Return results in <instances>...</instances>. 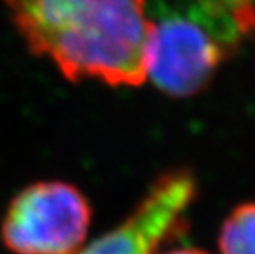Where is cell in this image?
I'll return each mask as SVG.
<instances>
[{
    "mask_svg": "<svg viewBox=\"0 0 255 254\" xmlns=\"http://www.w3.org/2000/svg\"><path fill=\"white\" fill-rule=\"evenodd\" d=\"M28 50L69 81L146 79V0H3Z\"/></svg>",
    "mask_w": 255,
    "mask_h": 254,
    "instance_id": "6da1fadb",
    "label": "cell"
},
{
    "mask_svg": "<svg viewBox=\"0 0 255 254\" xmlns=\"http://www.w3.org/2000/svg\"><path fill=\"white\" fill-rule=\"evenodd\" d=\"M146 12V78L178 98L203 89L247 33L236 18L199 2H156Z\"/></svg>",
    "mask_w": 255,
    "mask_h": 254,
    "instance_id": "7a4b0ae2",
    "label": "cell"
},
{
    "mask_svg": "<svg viewBox=\"0 0 255 254\" xmlns=\"http://www.w3.org/2000/svg\"><path fill=\"white\" fill-rule=\"evenodd\" d=\"M91 208L78 188L64 182H40L10 203L2 238L17 254H74L84 246Z\"/></svg>",
    "mask_w": 255,
    "mask_h": 254,
    "instance_id": "3957f363",
    "label": "cell"
},
{
    "mask_svg": "<svg viewBox=\"0 0 255 254\" xmlns=\"http://www.w3.org/2000/svg\"><path fill=\"white\" fill-rule=\"evenodd\" d=\"M194 195L189 174L161 177L137 210L116 230L83 246L74 254H156Z\"/></svg>",
    "mask_w": 255,
    "mask_h": 254,
    "instance_id": "277c9868",
    "label": "cell"
},
{
    "mask_svg": "<svg viewBox=\"0 0 255 254\" xmlns=\"http://www.w3.org/2000/svg\"><path fill=\"white\" fill-rule=\"evenodd\" d=\"M222 254H255V205L237 208L221 233Z\"/></svg>",
    "mask_w": 255,
    "mask_h": 254,
    "instance_id": "5b68a950",
    "label": "cell"
},
{
    "mask_svg": "<svg viewBox=\"0 0 255 254\" xmlns=\"http://www.w3.org/2000/svg\"><path fill=\"white\" fill-rule=\"evenodd\" d=\"M196 2L216 13H224L236 18L246 31L255 26V0H196Z\"/></svg>",
    "mask_w": 255,
    "mask_h": 254,
    "instance_id": "8992f818",
    "label": "cell"
},
{
    "mask_svg": "<svg viewBox=\"0 0 255 254\" xmlns=\"http://www.w3.org/2000/svg\"><path fill=\"white\" fill-rule=\"evenodd\" d=\"M163 254H206V253L198 251V250H188V248H180V250H171Z\"/></svg>",
    "mask_w": 255,
    "mask_h": 254,
    "instance_id": "52a82bcc",
    "label": "cell"
}]
</instances>
